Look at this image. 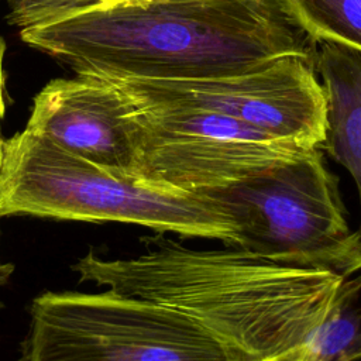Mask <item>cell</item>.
<instances>
[{
  "label": "cell",
  "mask_w": 361,
  "mask_h": 361,
  "mask_svg": "<svg viewBox=\"0 0 361 361\" xmlns=\"http://www.w3.org/2000/svg\"><path fill=\"white\" fill-rule=\"evenodd\" d=\"M90 3L96 0H11L8 21L21 30Z\"/></svg>",
  "instance_id": "obj_12"
},
{
  "label": "cell",
  "mask_w": 361,
  "mask_h": 361,
  "mask_svg": "<svg viewBox=\"0 0 361 361\" xmlns=\"http://www.w3.org/2000/svg\"><path fill=\"white\" fill-rule=\"evenodd\" d=\"M13 269H14V267L11 264H1L0 262V285L4 283L8 279Z\"/></svg>",
  "instance_id": "obj_14"
},
{
  "label": "cell",
  "mask_w": 361,
  "mask_h": 361,
  "mask_svg": "<svg viewBox=\"0 0 361 361\" xmlns=\"http://www.w3.org/2000/svg\"><path fill=\"white\" fill-rule=\"evenodd\" d=\"M127 102L137 175L185 190L226 188L313 149L226 116Z\"/></svg>",
  "instance_id": "obj_6"
},
{
  "label": "cell",
  "mask_w": 361,
  "mask_h": 361,
  "mask_svg": "<svg viewBox=\"0 0 361 361\" xmlns=\"http://www.w3.org/2000/svg\"><path fill=\"white\" fill-rule=\"evenodd\" d=\"M214 199L238 228L240 244L275 262L361 272V227L353 231L320 148L226 188L200 192Z\"/></svg>",
  "instance_id": "obj_4"
},
{
  "label": "cell",
  "mask_w": 361,
  "mask_h": 361,
  "mask_svg": "<svg viewBox=\"0 0 361 361\" xmlns=\"http://www.w3.org/2000/svg\"><path fill=\"white\" fill-rule=\"evenodd\" d=\"M97 3L103 6H118V4H133V3H141L147 0H96Z\"/></svg>",
  "instance_id": "obj_15"
},
{
  "label": "cell",
  "mask_w": 361,
  "mask_h": 361,
  "mask_svg": "<svg viewBox=\"0 0 361 361\" xmlns=\"http://www.w3.org/2000/svg\"><path fill=\"white\" fill-rule=\"evenodd\" d=\"M361 292V272L347 276L331 312L305 340L272 361H358L361 360V312L355 302Z\"/></svg>",
  "instance_id": "obj_10"
},
{
  "label": "cell",
  "mask_w": 361,
  "mask_h": 361,
  "mask_svg": "<svg viewBox=\"0 0 361 361\" xmlns=\"http://www.w3.org/2000/svg\"><path fill=\"white\" fill-rule=\"evenodd\" d=\"M293 25L312 42L361 52V0H279Z\"/></svg>",
  "instance_id": "obj_11"
},
{
  "label": "cell",
  "mask_w": 361,
  "mask_h": 361,
  "mask_svg": "<svg viewBox=\"0 0 361 361\" xmlns=\"http://www.w3.org/2000/svg\"><path fill=\"white\" fill-rule=\"evenodd\" d=\"M109 82L130 102L226 116L306 148H320L326 138L323 87L305 58L224 76Z\"/></svg>",
  "instance_id": "obj_7"
},
{
  "label": "cell",
  "mask_w": 361,
  "mask_h": 361,
  "mask_svg": "<svg viewBox=\"0 0 361 361\" xmlns=\"http://www.w3.org/2000/svg\"><path fill=\"white\" fill-rule=\"evenodd\" d=\"M21 39L107 80H173L248 72L314 47L279 0L90 3L20 30Z\"/></svg>",
  "instance_id": "obj_1"
},
{
  "label": "cell",
  "mask_w": 361,
  "mask_h": 361,
  "mask_svg": "<svg viewBox=\"0 0 361 361\" xmlns=\"http://www.w3.org/2000/svg\"><path fill=\"white\" fill-rule=\"evenodd\" d=\"M116 221L238 247L233 219L210 196L99 166L24 128L6 140L0 216Z\"/></svg>",
  "instance_id": "obj_3"
},
{
  "label": "cell",
  "mask_w": 361,
  "mask_h": 361,
  "mask_svg": "<svg viewBox=\"0 0 361 361\" xmlns=\"http://www.w3.org/2000/svg\"><path fill=\"white\" fill-rule=\"evenodd\" d=\"M25 128L99 166L137 175L131 107L106 79L76 75L48 82L34 97Z\"/></svg>",
  "instance_id": "obj_8"
},
{
  "label": "cell",
  "mask_w": 361,
  "mask_h": 361,
  "mask_svg": "<svg viewBox=\"0 0 361 361\" xmlns=\"http://www.w3.org/2000/svg\"><path fill=\"white\" fill-rule=\"evenodd\" d=\"M20 361L238 360L180 312L107 289L37 296Z\"/></svg>",
  "instance_id": "obj_5"
},
{
  "label": "cell",
  "mask_w": 361,
  "mask_h": 361,
  "mask_svg": "<svg viewBox=\"0 0 361 361\" xmlns=\"http://www.w3.org/2000/svg\"><path fill=\"white\" fill-rule=\"evenodd\" d=\"M144 243L137 257L89 252L73 269L80 281L180 312L238 361H272L300 344L336 306L347 279L237 247L189 248L162 233Z\"/></svg>",
  "instance_id": "obj_2"
},
{
  "label": "cell",
  "mask_w": 361,
  "mask_h": 361,
  "mask_svg": "<svg viewBox=\"0 0 361 361\" xmlns=\"http://www.w3.org/2000/svg\"><path fill=\"white\" fill-rule=\"evenodd\" d=\"M358 361H361V360H358Z\"/></svg>",
  "instance_id": "obj_16"
},
{
  "label": "cell",
  "mask_w": 361,
  "mask_h": 361,
  "mask_svg": "<svg viewBox=\"0 0 361 361\" xmlns=\"http://www.w3.org/2000/svg\"><path fill=\"white\" fill-rule=\"evenodd\" d=\"M4 44L0 41V166L3 162V154H4V144L6 140L1 134V123L3 117L6 114V72H4Z\"/></svg>",
  "instance_id": "obj_13"
},
{
  "label": "cell",
  "mask_w": 361,
  "mask_h": 361,
  "mask_svg": "<svg viewBox=\"0 0 361 361\" xmlns=\"http://www.w3.org/2000/svg\"><path fill=\"white\" fill-rule=\"evenodd\" d=\"M313 66L326 99V138L320 149L351 175L361 206V52L322 42Z\"/></svg>",
  "instance_id": "obj_9"
}]
</instances>
